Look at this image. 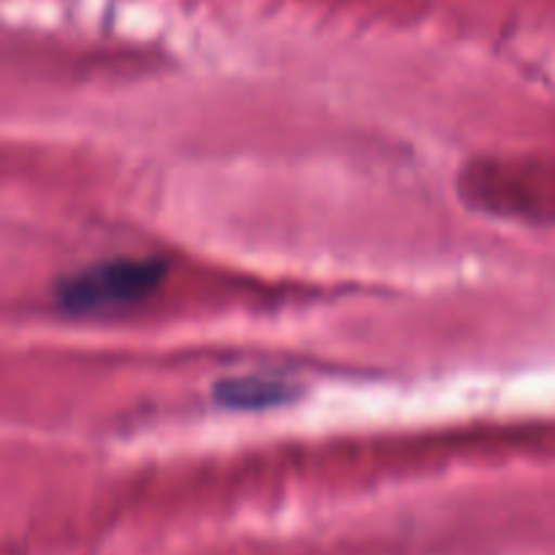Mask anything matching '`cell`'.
<instances>
[{"instance_id": "1", "label": "cell", "mask_w": 555, "mask_h": 555, "mask_svg": "<svg viewBox=\"0 0 555 555\" xmlns=\"http://www.w3.org/2000/svg\"><path fill=\"white\" fill-rule=\"evenodd\" d=\"M163 263L157 260L117 258L65 280L57 291V301L79 314L114 312L139 304L160 285Z\"/></svg>"}, {"instance_id": "2", "label": "cell", "mask_w": 555, "mask_h": 555, "mask_svg": "<svg viewBox=\"0 0 555 555\" xmlns=\"http://www.w3.org/2000/svg\"><path fill=\"white\" fill-rule=\"evenodd\" d=\"M228 404L238 406H266L274 401L285 399V385L282 383H266V379H238L225 388Z\"/></svg>"}]
</instances>
